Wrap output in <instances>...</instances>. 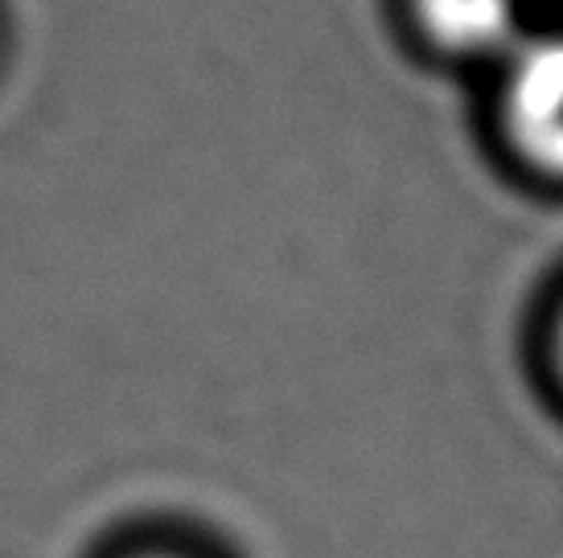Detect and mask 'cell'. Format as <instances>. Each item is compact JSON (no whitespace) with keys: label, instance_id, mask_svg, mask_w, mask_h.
<instances>
[{"label":"cell","instance_id":"277c9868","mask_svg":"<svg viewBox=\"0 0 563 558\" xmlns=\"http://www.w3.org/2000/svg\"><path fill=\"white\" fill-rule=\"evenodd\" d=\"M144 558H186V555H144Z\"/></svg>","mask_w":563,"mask_h":558},{"label":"cell","instance_id":"3957f363","mask_svg":"<svg viewBox=\"0 0 563 558\" xmlns=\"http://www.w3.org/2000/svg\"><path fill=\"white\" fill-rule=\"evenodd\" d=\"M560 370H563V321H560Z\"/></svg>","mask_w":563,"mask_h":558},{"label":"cell","instance_id":"7a4b0ae2","mask_svg":"<svg viewBox=\"0 0 563 558\" xmlns=\"http://www.w3.org/2000/svg\"><path fill=\"white\" fill-rule=\"evenodd\" d=\"M423 33L453 54H494L518 33V0H416Z\"/></svg>","mask_w":563,"mask_h":558},{"label":"cell","instance_id":"6da1fadb","mask_svg":"<svg viewBox=\"0 0 563 558\" xmlns=\"http://www.w3.org/2000/svg\"><path fill=\"white\" fill-rule=\"evenodd\" d=\"M506 120L518 153L563 177V37L515 58L506 78Z\"/></svg>","mask_w":563,"mask_h":558}]
</instances>
